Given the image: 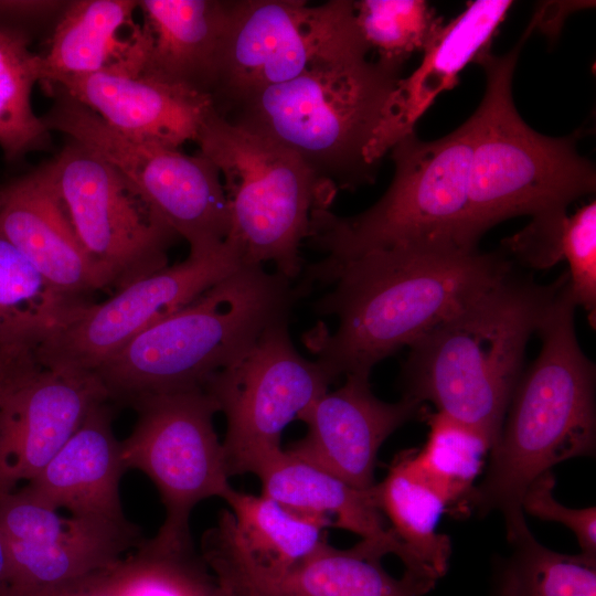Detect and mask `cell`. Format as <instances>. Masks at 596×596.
Masks as SVG:
<instances>
[{
  "instance_id": "6da1fadb",
  "label": "cell",
  "mask_w": 596,
  "mask_h": 596,
  "mask_svg": "<svg viewBox=\"0 0 596 596\" xmlns=\"http://www.w3.org/2000/svg\"><path fill=\"white\" fill-rule=\"evenodd\" d=\"M514 262L503 252L403 244L343 262L299 285L333 286L315 304L319 316H333L306 343L337 380L370 374L373 366L418 339L498 284Z\"/></svg>"
},
{
  "instance_id": "7a4b0ae2",
  "label": "cell",
  "mask_w": 596,
  "mask_h": 596,
  "mask_svg": "<svg viewBox=\"0 0 596 596\" xmlns=\"http://www.w3.org/2000/svg\"><path fill=\"white\" fill-rule=\"evenodd\" d=\"M575 308L567 278L538 328L540 353L515 385L486 475L468 502L480 515L500 512L507 540L528 525L521 501L534 479L595 454V365L578 344Z\"/></svg>"
},
{
  "instance_id": "3957f363",
  "label": "cell",
  "mask_w": 596,
  "mask_h": 596,
  "mask_svg": "<svg viewBox=\"0 0 596 596\" xmlns=\"http://www.w3.org/2000/svg\"><path fill=\"white\" fill-rule=\"evenodd\" d=\"M566 279L564 273L542 285L511 270L409 347L402 396L433 403L493 446L522 374L526 343Z\"/></svg>"
},
{
  "instance_id": "277c9868",
  "label": "cell",
  "mask_w": 596,
  "mask_h": 596,
  "mask_svg": "<svg viewBox=\"0 0 596 596\" xmlns=\"http://www.w3.org/2000/svg\"><path fill=\"white\" fill-rule=\"evenodd\" d=\"M302 295L277 272L242 265L193 301L135 336L93 373L108 400L204 389Z\"/></svg>"
},
{
  "instance_id": "5b68a950",
  "label": "cell",
  "mask_w": 596,
  "mask_h": 596,
  "mask_svg": "<svg viewBox=\"0 0 596 596\" xmlns=\"http://www.w3.org/2000/svg\"><path fill=\"white\" fill-rule=\"evenodd\" d=\"M401 72L379 60L323 62L221 115L291 151L332 191H352L375 181L365 149Z\"/></svg>"
},
{
  "instance_id": "8992f818",
  "label": "cell",
  "mask_w": 596,
  "mask_h": 596,
  "mask_svg": "<svg viewBox=\"0 0 596 596\" xmlns=\"http://www.w3.org/2000/svg\"><path fill=\"white\" fill-rule=\"evenodd\" d=\"M497 56L490 50L478 63L486 91L478 118L468 180L467 240L477 248L480 237L498 223L519 215L531 217L566 211L574 200L596 188L594 164L576 149V136L554 138L529 127L512 98V77L522 44Z\"/></svg>"
},
{
  "instance_id": "52a82bcc",
  "label": "cell",
  "mask_w": 596,
  "mask_h": 596,
  "mask_svg": "<svg viewBox=\"0 0 596 596\" xmlns=\"http://www.w3.org/2000/svg\"><path fill=\"white\" fill-rule=\"evenodd\" d=\"M478 118L473 113L449 135L423 141L415 132L393 146L394 177L362 213L342 217L319 206L308 237L324 254L304 280L365 253L403 244L475 251L467 240L468 180Z\"/></svg>"
},
{
  "instance_id": "ba28073f",
  "label": "cell",
  "mask_w": 596,
  "mask_h": 596,
  "mask_svg": "<svg viewBox=\"0 0 596 596\" xmlns=\"http://www.w3.org/2000/svg\"><path fill=\"white\" fill-rule=\"evenodd\" d=\"M195 141L223 181L230 211L225 241L244 265L273 263L275 272L294 280L302 269L300 246L308 237L311 213L329 207L336 192L291 151L234 125L215 107Z\"/></svg>"
},
{
  "instance_id": "9c48e42d",
  "label": "cell",
  "mask_w": 596,
  "mask_h": 596,
  "mask_svg": "<svg viewBox=\"0 0 596 596\" xmlns=\"http://www.w3.org/2000/svg\"><path fill=\"white\" fill-rule=\"evenodd\" d=\"M353 1L230 0L215 109L228 108L323 62L366 58Z\"/></svg>"
},
{
  "instance_id": "30bf717a",
  "label": "cell",
  "mask_w": 596,
  "mask_h": 596,
  "mask_svg": "<svg viewBox=\"0 0 596 596\" xmlns=\"http://www.w3.org/2000/svg\"><path fill=\"white\" fill-rule=\"evenodd\" d=\"M46 93L54 99L42 117L46 128L105 160L189 246L226 235V194L217 168L205 156L126 136L67 94L55 88Z\"/></svg>"
},
{
  "instance_id": "8fae6325",
  "label": "cell",
  "mask_w": 596,
  "mask_h": 596,
  "mask_svg": "<svg viewBox=\"0 0 596 596\" xmlns=\"http://www.w3.org/2000/svg\"><path fill=\"white\" fill-rule=\"evenodd\" d=\"M137 422L120 441L127 469L146 473L166 509L158 545L190 551V515L201 501L224 498L232 489L222 441L213 425L217 408L200 390L153 395L135 402Z\"/></svg>"
},
{
  "instance_id": "7c38bea8",
  "label": "cell",
  "mask_w": 596,
  "mask_h": 596,
  "mask_svg": "<svg viewBox=\"0 0 596 596\" xmlns=\"http://www.w3.org/2000/svg\"><path fill=\"white\" fill-rule=\"evenodd\" d=\"M336 379L295 348L288 319L267 327L236 361L216 372L204 391L226 419L222 441L230 477L252 473L279 451L285 428Z\"/></svg>"
},
{
  "instance_id": "4fadbf2b",
  "label": "cell",
  "mask_w": 596,
  "mask_h": 596,
  "mask_svg": "<svg viewBox=\"0 0 596 596\" xmlns=\"http://www.w3.org/2000/svg\"><path fill=\"white\" fill-rule=\"evenodd\" d=\"M44 168L107 288L168 266L178 234L99 156L70 139Z\"/></svg>"
},
{
  "instance_id": "5bb4252c",
  "label": "cell",
  "mask_w": 596,
  "mask_h": 596,
  "mask_svg": "<svg viewBox=\"0 0 596 596\" xmlns=\"http://www.w3.org/2000/svg\"><path fill=\"white\" fill-rule=\"evenodd\" d=\"M243 265L235 247L190 252L174 265L88 304L35 351L41 368L94 372L135 336L183 308Z\"/></svg>"
},
{
  "instance_id": "9a60e30c",
  "label": "cell",
  "mask_w": 596,
  "mask_h": 596,
  "mask_svg": "<svg viewBox=\"0 0 596 596\" xmlns=\"http://www.w3.org/2000/svg\"><path fill=\"white\" fill-rule=\"evenodd\" d=\"M0 536L9 565V585L50 587L120 561L143 539L139 529L70 514L62 515L23 488L0 494Z\"/></svg>"
},
{
  "instance_id": "2e32d148",
  "label": "cell",
  "mask_w": 596,
  "mask_h": 596,
  "mask_svg": "<svg viewBox=\"0 0 596 596\" xmlns=\"http://www.w3.org/2000/svg\"><path fill=\"white\" fill-rule=\"evenodd\" d=\"M108 401L93 372H33L0 405V494L36 477L89 411Z\"/></svg>"
},
{
  "instance_id": "e0dca14e",
  "label": "cell",
  "mask_w": 596,
  "mask_h": 596,
  "mask_svg": "<svg viewBox=\"0 0 596 596\" xmlns=\"http://www.w3.org/2000/svg\"><path fill=\"white\" fill-rule=\"evenodd\" d=\"M425 413V404L408 397L395 403L377 398L370 374H348L342 386L323 394L300 416L308 432L287 450L354 488L371 490L383 443Z\"/></svg>"
},
{
  "instance_id": "ac0fdd59",
  "label": "cell",
  "mask_w": 596,
  "mask_h": 596,
  "mask_svg": "<svg viewBox=\"0 0 596 596\" xmlns=\"http://www.w3.org/2000/svg\"><path fill=\"white\" fill-rule=\"evenodd\" d=\"M0 234L62 295L89 302L107 288L44 164L0 185Z\"/></svg>"
},
{
  "instance_id": "d6986e66",
  "label": "cell",
  "mask_w": 596,
  "mask_h": 596,
  "mask_svg": "<svg viewBox=\"0 0 596 596\" xmlns=\"http://www.w3.org/2000/svg\"><path fill=\"white\" fill-rule=\"evenodd\" d=\"M43 87L67 94L126 136L175 149L196 140L215 107L210 95L147 74L103 71L64 76Z\"/></svg>"
},
{
  "instance_id": "ffe728a7",
  "label": "cell",
  "mask_w": 596,
  "mask_h": 596,
  "mask_svg": "<svg viewBox=\"0 0 596 596\" xmlns=\"http://www.w3.org/2000/svg\"><path fill=\"white\" fill-rule=\"evenodd\" d=\"M513 4L510 0H475L444 24L423 51L418 67L401 77L390 94L380 123L365 149L366 161L379 167L400 140L414 134L421 116L438 94L459 82V73L487 50Z\"/></svg>"
},
{
  "instance_id": "44dd1931",
  "label": "cell",
  "mask_w": 596,
  "mask_h": 596,
  "mask_svg": "<svg viewBox=\"0 0 596 596\" xmlns=\"http://www.w3.org/2000/svg\"><path fill=\"white\" fill-rule=\"evenodd\" d=\"M125 470L111 411L103 402L89 411L43 470L21 488L73 515L126 522L119 492Z\"/></svg>"
},
{
  "instance_id": "7402d4cb",
  "label": "cell",
  "mask_w": 596,
  "mask_h": 596,
  "mask_svg": "<svg viewBox=\"0 0 596 596\" xmlns=\"http://www.w3.org/2000/svg\"><path fill=\"white\" fill-rule=\"evenodd\" d=\"M232 532L237 557L264 596H425L436 585L435 581L407 572L400 578L386 572L382 558L400 554V549L390 542L361 539L349 549H338L326 540L298 564L269 571L247 561L233 523Z\"/></svg>"
},
{
  "instance_id": "603a6c76",
  "label": "cell",
  "mask_w": 596,
  "mask_h": 596,
  "mask_svg": "<svg viewBox=\"0 0 596 596\" xmlns=\"http://www.w3.org/2000/svg\"><path fill=\"white\" fill-rule=\"evenodd\" d=\"M138 8L150 40L141 74L213 97L230 0H141Z\"/></svg>"
},
{
  "instance_id": "cb8c5ba5",
  "label": "cell",
  "mask_w": 596,
  "mask_h": 596,
  "mask_svg": "<svg viewBox=\"0 0 596 596\" xmlns=\"http://www.w3.org/2000/svg\"><path fill=\"white\" fill-rule=\"evenodd\" d=\"M135 0H79L67 2L58 17L50 49L41 55V81L103 71L141 74L149 50V35L135 26Z\"/></svg>"
},
{
  "instance_id": "d4e9b609",
  "label": "cell",
  "mask_w": 596,
  "mask_h": 596,
  "mask_svg": "<svg viewBox=\"0 0 596 596\" xmlns=\"http://www.w3.org/2000/svg\"><path fill=\"white\" fill-rule=\"evenodd\" d=\"M260 481L262 494L296 514L329 528L345 530L366 540L390 542L407 553L391 528L385 525L374 487L361 490L329 471L283 450L266 457L252 472Z\"/></svg>"
},
{
  "instance_id": "484cf974",
  "label": "cell",
  "mask_w": 596,
  "mask_h": 596,
  "mask_svg": "<svg viewBox=\"0 0 596 596\" xmlns=\"http://www.w3.org/2000/svg\"><path fill=\"white\" fill-rule=\"evenodd\" d=\"M376 503L407 553L405 571L437 582L449 565L451 541L436 531L449 507L413 467L409 449L400 453L385 478L374 486Z\"/></svg>"
},
{
  "instance_id": "4316f807",
  "label": "cell",
  "mask_w": 596,
  "mask_h": 596,
  "mask_svg": "<svg viewBox=\"0 0 596 596\" xmlns=\"http://www.w3.org/2000/svg\"><path fill=\"white\" fill-rule=\"evenodd\" d=\"M89 302L55 290L0 234V349H36Z\"/></svg>"
},
{
  "instance_id": "83f0119b",
  "label": "cell",
  "mask_w": 596,
  "mask_h": 596,
  "mask_svg": "<svg viewBox=\"0 0 596 596\" xmlns=\"http://www.w3.org/2000/svg\"><path fill=\"white\" fill-rule=\"evenodd\" d=\"M223 500L233 520L236 540L247 561L279 571L311 555L326 541L318 522L289 511L277 501L232 489Z\"/></svg>"
},
{
  "instance_id": "f1b7e54d",
  "label": "cell",
  "mask_w": 596,
  "mask_h": 596,
  "mask_svg": "<svg viewBox=\"0 0 596 596\" xmlns=\"http://www.w3.org/2000/svg\"><path fill=\"white\" fill-rule=\"evenodd\" d=\"M496 556L488 596H596V556L571 555L542 545L528 525Z\"/></svg>"
},
{
  "instance_id": "f546056e",
  "label": "cell",
  "mask_w": 596,
  "mask_h": 596,
  "mask_svg": "<svg viewBox=\"0 0 596 596\" xmlns=\"http://www.w3.org/2000/svg\"><path fill=\"white\" fill-rule=\"evenodd\" d=\"M29 40L23 30L0 24V148L10 161L50 146L51 131L32 107L41 55Z\"/></svg>"
},
{
  "instance_id": "4dcf8cb0",
  "label": "cell",
  "mask_w": 596,
  "mask_h": 596,
  "mask_svg": "<svg viewBox=\"0 0 596 596\" xmlns=\"http://www.w3.org/2000/svg\"><path fill=\"white\" fill-rule=\"evenodd\" d=\"M429 426L421 449H409L416 471L447 501L449 511L464 512L482 470L491 443L476 429L441 413H426Z\"/></svg>"
},
{
  "instance_id": "1f68e13d",
  "label": "cell",
  "mask_w": 596,
  "mask_h": 596,
  "mask_svg": "<svg viewBox=\"0 0 596 596\" xmlns=\"http://www.w3.org/2000/svg\"><path fill=\"white\" fill-rule=\"evenodd\" d=\"M353 6L363 38L377 51L379 61L401 68L444 25L424 0H360Z\"/></svg>"
},
{
  "instance_id": "d6a6232c",
  "label": "cell",
  "mask_w": 596,
  "mask_h": 596,
  "mask_svg": "<svg viewBox=\"0 0 596 596\" xmlns=\"http://www.w3.org/2000/svg\"><path fill=\"white\" fill-rule=\"evenodd\" d=\"M151 550L146 540L120 561L84 577L50 587L6 585L0 596H146Z\"/></svg>"
},
{
  "instance_id": "836d02e7",
  "label": "cell",
  "mask_w": 596,
  "mask_h": 596,
  "mask_svg": "<svg viewBox=\"0 0 596 596\" xmlns=\"http://www.w3.org/2000/svg\"><path fill=\"white\" fill-rule=\"evenodd\" d=\"M562 256L568 264V287L576 307L595 326L596 315V202L583 205L566 217L562 236Z\"/></svg>"
},
{
  "instance_id": "e575fe53",
  "label": "cell",
  "mask_w": 596,
  "mask_h": 596,
  "mask_svg": "<svg viewBox=\"0 0 596 596\" xmlns=\"http://www.w3.org/2000/svg\"><path fill=\"white\" fill-rule=\"evenodd\" d=\"M201 557L215 582V596H264L247 577L235 551L232 520L222 510L201 541Z\"/></svg>"
},
{
  "instance_id": "d590c367",
  "label": "cell",
  "mask_w": 596,
  "mask_h": 596,
  "mask_svg": "<svg viewBox=\"0 0 596 596\" xmlns=\"http://www.w3.org/2000/svg\"><path fill=\"white\" fill-rule=\"evenodd\" d=\"M555 478L551 471L534 479L525 489L522 511L544 520L561 523L576 536L581 553L596 556V509H572L561 504L553 496Z\"/></svg>"
},
{
  "instance_id": "8d00e7d4",
  "label": "cell",
  "mask_w": 596,
  "mask_h": 596,
  "mask_svg": "<svg viewBox=\"0 0 596 596\" xmlns=\"http://www.w3.org/2000/svg\"><path fill=\"white\" fill-rule=\"evenodd\" d=\"M566 211L533 216L521 232L504 241L508 256L532 269H547L562 256V236Z\"/></svg>"
},
{
  "instance_id": "74e56055",
  "label": "cell",
  "mask_w": 596,
  "mask_h": 596,
  "mask_svg": "<svg viewBox=\"0 0 596 596\" xmlns=\"http://www.w3.org/2000/svg\"><path fill=\"white\" fill-rule=\"evenodd\" d=\"M39 368L32 351L0 349V405Z\"/></svg>"
},
{
  "instance_id": "f35d334b",
  "label": "cell",
  "mask_w": 596,
  "mask_h": 596,
  "mask_svg": "<svg viewBox=\"0 0 596 596\" xmlns=\"http://www.w3.org/2000/svg\"><path fill=\"white\" fill-rule=\"evenodd\" d=\"M66 6L65 1L0 0V24L42 22L60 15Z\"/></svg>"
},
{
  "instance_id": "ab89813d",
  "label": "cell",
  "mask_w": 596,
  "mask_h": 596,
  "mask_svg": "<svg viewBox=\"0 0 596 596\" xmlns=\"http://www.w3.org/2000/svg\"><path fill=\"white\" fill-rule=\"evenodd\" d=\"M10 582V565L4 542L0 536V588Z\"/></svg>"
}]
</instances>
